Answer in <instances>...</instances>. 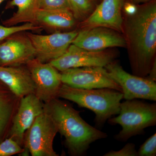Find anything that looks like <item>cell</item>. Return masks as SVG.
I'll return each mask as SVG.
<instances>
[{"mask_svg":"<svg viewBox=\"0 0 156 156\" xmlns=\"http://www.w3.org/2000/svg\"><path fill=\"white\" fill-rule=\"evenodd\" d=\"M148 75H149L148 78H149L151 80H152L155 82L156 81V60L154 62L151 68L150 71Z\"/></svg>","mask_w":156,"mask_h":156,"instance_id":"obj_25","label":"cell"},{"mask_svg":"<svg viewBox=\"0 0 156 156\" xmlns=\"http://www.w3.org/2000/svg\"><path fill=\"white\" fill-rule=\"evenodd\" d=\"M104 156H138L134 144L128 143L119 151H111Z\"/></svg>","mask_w":156,"mask_h":156,"instance_id":"obj_24","label":"cell"},{"mask_svg":"<svg viewBox=\"0 0 156 156\" xmlns=\"http://www.w3.org/2000/svg\"><path fill=\"white\" fill-rule=\"evenodd\" d=\"M139 156L156 155V134L151 136L143 144L137 151Z\"/></svg>","mask_w":156,"mask_h":156,"instance_id":"obj_23","label":"cell"},{"mask_svg":"<svg viewBox=\"0 0 156 156\" xmlns=\"http://www.w3.org/2000/svg\"><path fill=\"white\" fill-rule=\"evenodd\" d=\"M60 73L62 83L73 88L86 89L108 88L122 92L119 85L109 76L105 67L75 68Z\"/></svg>","mask_w":156,"mask_h":156,"instance_id":"obj_7","label":"cell"},{"mask_svg":"<svg viewBox=\"0 0 156 156\" xmlns=\"http://www.w3.org/2000/svg\"><path fill=\"white\" fill-rule=\"evenodd\" d=\"M118 115L109 119L108 122L122 126V130L115 138L118 141L126 142L132 136L144 133L146 128L156 126V104L136 99L126 100L121 103Z\"/></svg>","mask_w":156,"mask_h":156,"instance_id":"obj_4","label":"cell"},{"mask_svg":"<svg viewBox=\"0 0 156 156\" xmlns=\"http://www.w3.org/2000/svg\"><path fill=\"white\" fill-rule=\"evenodd\" d=\"M92 14L81 22L82 28L101 27L123 31L122 11L124 0H101Z\"/></svg>","mask_w":156,"mask_h":156,"instance_id":"obj_14","label":"cell"},{"mask_svg":"<svg viewBox=\"0 0 156 156\" xmlns=\"http://www.w3.org/2000/svg\"><path fill=\"white\" fill-rule=\"evenodd\" d=\"M44 103L34 93L21 98L8 136L22 146L26 132L37 117L44 111Z\"/></svg>","mask_w":156,"mask_h":156,"instance_id":"obj_12","label":"cell"},{"mask_svg":"<svg viewBox=\"0 0 156 156\" xmlns=\"http://www.w3.org/2000/svg\"><path fill=\"white\" fill-rule=\"evenodd\" d=\"M5 1H6V0H0V5H1V4H2L3 2H5Z\"/></svg>","mask_w":156,"mask_h":156,"instance_id":"obj_27","label":"cell"},{"mask_svg":"<svg viewBox=\"0 0 156 156\" xmlns=\"http://www.w3.org/2000/svg\"><path fill=\"white\" fill-rule=\"evenodd\" d=\"M72 12L77 21H83L97 6V0H68Z\"/></svg>","mask_w":156,"mask_h":156,"instance_id":"obj_19","label":"cell"},{"mask_svg":"<svg viewBox=\"0 0 156 156\" xmlns=\"http://www.w3.org/2000/svg\"><path fill=\"white\" fill-rule=\"evenodd\" d=\"M24 152L21 146L11 137L5 138L0 143V156H11Z\"/></svg>","mask_w":156,"mask_h":156,"instance_id":"obj_21","label":"cell"},{"mask_svg":"<svg viewBox=\"0 0 156 156\" xmlns=\"http://www.w3.org/2000/svg\"><path fill=\"white\" fill-rule=\"evenodd\" d=\"M100 1H101V0H100Z\"/></svg>","mask_w":156,"mask_h":156,"instance_id":"obj_28","label":"cell"},{"mask_svg":"<svg viewBox=\"0 0 156 156\" xmlns=\"http://www.w3.org/2000/svg\"><path fill=\"white\" fill-rule=\"evenodd\" d=\"M128 1H129V2L134 4V5H138L148 2L151 0H128Z\"/></svg>","mask_w":156,"mask_h":156,"instance_id":"obj_26","label":"cell"},{"mask_svg":"<svg viewBox=\"0 0 156 156\" xmlns=\"http://www.w3.org/2000/svg\"><path fill=\"white\" fill-rule=\"evenodd\" d=\"M105 68L109 76L122 88L124 99H143L156 101L155 81L148 77L131 75L114 62L107 65Z\"/></svg>","mask_w":156,"mask_h":156,"instance_id":"obj_6","label":"cell"},{"mask_svg":"<svg viewBox=\"0 0 156 156\" xmlns=\"http://www.w3.org/2000/svg\"><path fill=\"white\" fill-rule=\"evenodd\" d=\"M58 97L75 102L95 113L98 128L102 127L113 116L119 113L123 93L114 89H78L62 84Z\"/></svg>","mask_w":156,"mask_h":156,"instance_id":"obj_3","label":"cell"},{"mask_svg":"<svg viewBox=\"0 0 156 156\" xmlns=\"http://www.w3.org/2000/svg\"><path fill=\"white\" fill-rule=\"evenodd\" d=\"M57 132L53 119L44 111L26 132L23 144L32 156H58L53 148Z\"/></svg>","mask_w":156,"mask_h":156,"instance_id":"obj_5","label":"cell"},{"mask_svg":"<svg viewBox=\"0 0 156 156\" xmlns=\"http://www.w3.org/2000/svg\"><path fill=\"white\" fill-rule=\"evenodd\" d=\"M20 99L0 80V143L8 136Z\"/></svg>","mask_w":156,"mask_h":156,"instance_id":"obj_17","label":"cell"},{"mask_svg":"<svg viewBox=\"0 0 156 156\" xmlns=\"http://www.w3.org/2000/svg\"><path fill=\"white\" fill-rule=\"evenodd\" d=\"M14 7L17 8V11L10 18L3 21V25L10 27L20 23L35 24L36 15L39 9L37 0H11L7 3L5 9H13Z\"/></svg>","mask_w":156,"mask_h":156,"instance_id":"obj_18","label":"cell"},{"mask_svg":"<svg viewBox=\"0 0 156 156\" xmlns=\"http://www.w3.org/2000/svg\"><path fill=\"white\" fill-rule=\"evenodd\" d=\"M77 21L70 10L38 9L35 24L50 34L71 30Z\"/></svg>","mask_w":156,"mask_h":156,"instance_id":"obj_16","label":"cell"},{"mask_svg":"<svg viewBox=\"0 0 156 156\" xmlns=\"http://www.w3.org/2000/svg\"><path fill=\"white\" fill-rule=\"evenodd\" d=\"M26 32L13 34L0 43V66L26 65L35 58L34 49Z\"/></svg>","mask_w":156,"mask_h":156,"instance_id":"obj_13","label":"cell"},{"mask_svg":"<svg viewBox=\"0 0 156 156\" xmlns=\"http://www.w3.org/2000/svg\"><path fill=\"white\" fill-rule=\"evenodd\" d=\"M0 80L20 98L35 94V84L26 65L0 66Z\"/></svg>","mask_w":156,"mask_h":156,"instance_id":"obj_15","label":"cell"},{"mask_svg":"<svg viewBox=\"0 0 156 156\" xmlns=\"http://www.w3.org/2000/svg\"><path fill=\"white\" fill-rule=\"evenodd\" d=\"M123 25L134 75L146 77L152 66L156 51V0L137 5Z\"/></svg>","mask_w":156,"mask_h":156,"instance_id":"obj_1","label":"cell"},{"mask_svg":"<svg viewBox=\"0 0 156 156\" xmlns=\"http://www.w3.org/2000/svg\"><path fill=\"white\" fill-rule=\"evenodd\" d=\"M115 56L106 50L90 51L72 44L61 56L50 62L58 71L84 67H105L113 62Z\"/></svg>","mask_w":156,"mask_h":156,"instance_id":"obj_9","label":"cell"},{"mask_svg":"<svg viewBox=\"0 0 156 156\" xmlns=\"http://www.w3.org/2000/svg\"><path fill=\"white\" fill-rule=\"evenodd\" d=\"M36 86L35 94L44 103L58 98L62 83L60 73L50 62L34 58L26 65Z\"/></svg>","mask_w":156,"mask_h":156,"instance_id":"obj_10","label":"cell"},{"mask_svg":"<svg viewBox=\"0 0 156 156\" xmlns=\"http://www.w3.org/2000/svg\"><path fill=\"white\" fill-rule=\"evenodd\" d=\"M78 33L76 30L47 35L26 32L34 49L35 58L45 63L62 56L72 44Z\"/></svg>","mask_w":156,"mask_h":156,"instance_id":"obj_8","label":"cell"},{"mask_svg":"<svg viewBox=\"0 0 156 156\" xmlns=\"http://www.w3.org/2000/svg\"><path fill=\"white\" fill-rule=\"evenodd\" d=\"M42 30L40 27L31 23H25L22 25L10 27L0 24V43L11 35L17 33L25 31L39 32Z\"/></svg>","mask_w":156,"mask_h":156,"instance_id":"obj_20","label":"cell"},{"mask_svg":"<svg viewBox=\"0 0 156 156\" xmlns=\"http://www.w3.org/2000/svg\"><path fill=\"white\" fill-rule=\"evenodd\" d=\"M44 109L55 123L58 132L64 136L70 155H85L91 144L108 136L85 122L69 104L57 98L44 104Z\"/></svg>","mask_w":156,"mask_h":156,"instance_id":"obj_2","label":"cell"},{"mask_svg":"<svg viewBox=\"0 0 156 156\" xmlns=\"http://www.w3.org/2000/svg\"><path fill=\"white\" fill-rule=\"evenodd\" d=\"M72 44L82 49L93 51L126 46L125 37L120 35L119 32L101 27L83 28L78 31Z\"/></svg>","mask_w":156,"mask_h":156,"instance_id":"obj_11","label":"cell"},{"mask_svg":"<svg viewBox=\"0 0 156 156\" xmlns=\"http://www.w3.org/2000/svg\"><path fill=\"white\" fill-rule=\"evenodd\" d=\"M39 9L42 10H67L71 11L68 0H37Z\"/></svg>","mask_w":156,"mask_h":156,"instance_id":"obj_22","label":"cell"}]
</instances>
